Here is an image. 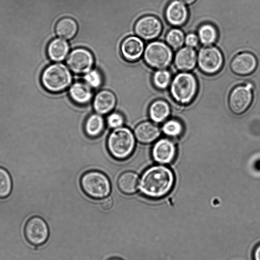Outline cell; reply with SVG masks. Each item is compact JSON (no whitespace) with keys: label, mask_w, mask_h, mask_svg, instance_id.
<instances>
[{"label":"cell","mask_w":260,"mask_h":260,"mask_svg":"<svg viewBox=\"0 0 260 260\" xmlns=\"http://www.w3.org/2000/svg\"><path fill=\"white\" fill-rule=\"evenodd\" d=\"M174 183V174L170 169L164 166H155L143 174L139 182V188L146 197L157 199L167 194Z\"/></svg>","instance_id":"obj_1"},{"label":"cell","mask_w":260,"mask_h":260,"mask_svg":"<svg viewBox=\"0 0 260 260\" xmlns=\"http://www.w3.org/2000/svg\"><path fill=\"white\" fill-rule=\"evenodd\" d=\"M41 81L42 86L48 92L60 93L72 84L73 76L68 67L62 63H54L43 70Z\"/></svg>","instance_id":"obj_2"},{"label":"cell","mask_w":260,"mask_h":260,"mask_svg":"<svg viewBox=\"0 0 260 260\" xmlns=\"http://www.w3.org/2000/svg\"><path fill=\"white\" fill-rule=\"evenodd\" d=\"M108 148L114 157L124 159L129 156L135 146V138L128 128L120 127L114 129L109 135L107 141Z\"/></svg>","instance_id":"obj_3"},{"label":"cell","mask_w":260,"mask_h":260,"mask_svg":"<svg viewBox=\"0 0 260 260\" xmlns=\"http://www.w3.org/2000/svg\"><path fill=\"white\" fill-rule=\"evenodd\" d=\"M198 90V83L191 73L181 72L173 79L170 86L173 98L178 103L187 104L194 98Z\"/></svg>","instance_id":"obj_4"},{"label":"cell","mask_w":260,"mask_h":260,"mask_svg":"<svg viewBox=\"0 0 260 260\" xmlns=\"http://www.w3.org/2000/svg\"><path fill=\"white\" fill-rule=\"evenodd\" d=\"M173 52L166 43L154 41L149 43L145 48L143 59L152 69H165L171 63Z\"/></svg>","instance_id":"obj_5"},{"label":"cell","mask_w":260,"mask_h":260,"mask_svg":"<svg viewBox=\"0 0 260 260\" xmlns=\"http://www.w3.org/2000/svg\"><path fill=\"white\" fill-rule=\"evenodd\" d=\"M81 184L84 191L91 198L103 199L111 191V184L108 177L98 171H90L82 176Z\"/></svg>","instance_id":"obj_6"},{"label":"cell","mask_w":260,"mask_h":260,"mask_svg":"<svg viewBox=\"0 0 260 260\" xmlns=\"http://www.w3.org/2000/svg\"><path fill=\"white\" fill-rule=\"evenodd\" d=\"M23 233L26 241L37 247L44 245L47 241L49 229L47 222L42 217L35 215L26 221Z\"/></svg>","instance_id":"obj_7"},{"label":"cell","mask_w":260,"mask_h":260,"mask_svg":"<svg viewBox=\"0 0 260 260\" xmlns=\"http://www.w3.org/2000/svg\"><path fill=\"white\" fill-rule=\"evenodd\" d=\"M66 63L74 74L83 75L93 69L95 59L90 50L79 47L71 50L66 59Z\"/></svg>","instance_id":"obj_8"},{"label":"cell","mask_w":260,"mask_h":260,"mask_svg":"<svg viewBox=\"0 0 260 260\" xmlns=\"http://www.w3.org/2000/svg\"><path fill=\"white\" fill-rule=\"evenodd\" d=\"M198 64L200 70L207 74L218 72L223 64V56L217 48L205 46L200 49L197 56Z\"/></svg>","instance_id":"obj_9"},{"label":"cell","mask_w":260,"mask_h":260,"mask_svg":"<svg viewBox=\"0 0 260 260\" xmlns=\"http://www.w3.org/2000/svg\"><path fill=\"white\" fill-rule=\"evenodd\" d=\"M162 25L156 16L147 15L140 18L134 26L135 35L143 40L151 41L157 38L161 34Z\"/></svg>","instance_id":"obj_10"},{"label":"cell","mask_w":260,"mask_h":260,"mask_svg":"<svg viewBox=\"0 0 260 260\" xmlns=\"http://www.w3.org/2000/svg\"><path fill=\"white\" fill-rule=\"evenodd\" d=\"M252 88V86L249 83L239 85L232 90L229 104L234 113L242 114L249 108L253 98Z\"/></svg>","instance_id":"obj_11"},{"label":"cell","mask_w":260,"mask_h":260,"mask_svg":"<svg viewBox=\"0 0 260 260\" xmlns=\"http://www.w3.org/2000/svg\"><path fill=\"white\" fill-rule=\"evenodd\" d=\"M145 49L143 40L136 35L125 38L120 45L123 57L129 62H136L141 59Z\"/></svg>","instance_id":"obj_12"},{"label":"cell","mask_w":260,"mask_h":260,"mask_svg":"<svg viewBox=\"0 0 260 260\" xmlns=\"http://www.w3.org/2000/svg\"><path fill=\"white\" fill-rule=\"evenodd\" d=\"M257 60L249 52H242L235 56L231 62L232 71L238 75L244 76L251 74L256 68Z\"/></svg>","instance_id":"obj_13"},{"label":"cell","mask_w":260,"mask_h":260,"mask_svg":"<svg viewBox=\"0 0 260 260\" xmlns=\"http://www.w3.org/2000/svg\"><path fill=\"white\" fill-rule=\"evenodd\" d=\"M188 16L187 7L179 0H173L167 7L165 17L167 21L173 26H180L186 22Z\"/></svg>","instance_id":"obj_14"},{"label":"cell","mask_w":260,"mask_h":260,"mask_svg":"<svg viewBox=\"0 0 260 260\" xmlns=\"http://www.w3.org/2000/svg\"><path fill=\"white\" fill-rule=\"evenodd\" d=\"M116 103L117 98L114 92L108 89H101L94 96L93 107L97 113L105 114L110 112Z\"/></svg>","instance_id":"obj_15"},{"label":"cell","mask_w":260,"mask_h":260,"mask_svg":"<svg viewBox=\"0 0 260 260\" xmlns=\"http://www.w3.org/2000/svg\"><path fill=\"white\" fill-rule=\"evenodd\" d=\"M154 159L160 164L171 162L176 155V148L170 140L162 139L156 142L152 149Z\"/></svg>","instance_id":"obj_16"},{"label":"cell","mask_w":260,"mask_h":260,"mask_svg":"<svg viewBox=\"0 0 260 260\" xmlns=\"http://www.w3.org/2000/svg\"><path fill=\"white\" fill-rule=\"evenodd\" d=\"M68 95L70 98L78 105L88 103L93 96V89L83 81L76 80L69 87Z\"/></svg>","instance_id":"obj_17"},{"label":"cell","mask_w":260,"mask_h":260,"mask_svg":"<svg viewBox=\"0 0 260 260\" xmlns=\"http://www.w3.org/2000/svg\"><path fill=\"white\" fill-rule=\"evenodd\" d=\"M197 55L192 48L185 47L180 49L176 53L174 63L176 68L181 71L192 70L196 66Z\"/></svg>","instance_id":"obj_18"},{"label":"cell","mask_w":260,"mask_h":260,"mask_svg":"<svg viewBox=\"0 0 260 260\" xmlns=\"http://www.w3.org/2000/svg\"><path fill=\"white\" fill-rule=\"evenodd\" d=\"M71 51L69 42L61 38H55L50 41L47 47L49 59L54 62L64 60Z\"/></svg>","instance_id":"obj_19"},{"label":"cell","mask_w":260,"mask_h":260,"mask_svg":"<svg viewBox=\"0 0 260 260\" xmlns=\"http://www.w3.org/2000/svg\"><path fill=\"white\" fill-rule=\"evenodd\" d=\"M160 134L158 127L150 121H144L139 123L134 130L136 139L144 144L153 142L158 138Z\"/></svg>","instance_id":"obj_20"},{"label":"cell","mask_w":260,"mask_h":260,"mask_svg":"<svg viewBox=\"0 0 260 260\" xmlns=\"http://www.w3.org/2000/svg\"><path fill=\"white\" fill-rule=\"evenodd\" d=\"M78 25L73 18L64 17L60 19L55 26V31L60 38L66 40H71L77 34Z\"/></svg>","instance_id":"obj_21"},{"label":"cell","mask_w":260,"mask_h":260,"mask_svg":"<svg viewBox=\"0 0 260 260\" xmlns=\"http://www.w3.org/2000/svg\"><path fill=\"white\" fill-rule=\"evenodd\" d=\"M140 180L138 175L132 171L123 173L118 178L117 184L120 190L127 194L135 193L139 188Z\"/></svg>","instance_id":"obj_22"},{"label":"cell","mask_w":260,"mask_h":260,"mask_svg":"<svg viewBox=\"0 0 260 260\" xmlns=\"http://www.w3.org/2000/svg\"><path fill=\"white\" fill-rule=\"evenodd\" d=\"M170 109L169 104L162 100L153 101L149 106V114L150 118L155 122H161L169 115Z\"/></svg>","instance_id":"obj_23"},{"label":"cell","mask_w":260,"mask_h":260,"mask_svg":"<svg viewBox=\"0 0 260 260\" xmlns=\"http://www.w3.org/2000/svg\"><path fill=\"white\" fill-rule=\"evenodd\" d=\"M84 127L87 135L95 137L103 132L104 128V120L100 114H92L87 118Z\"/></svg>","instance_id":"obj_24"},{"label":"cell","mask_w":260,"mask_h":260,"mask_svg":"<svg viewBox=\"0 0 260 260\" xmlns=\"http://www.w3.org/2000/svg\"><path fill=\"white\" fill-rule=\"evenodd\" d=\"M217 31L214 26L206 23L202 25L198 30L199 41L205 46H210L217 39Z\"/></svg>","instance_id":"obj_25"},{"label":"cell","mask_w":260,"mask_h":260,"mask_svg":"<svg viewBox=\"0 0 260 260\" xmlns=\"http://www.w3.org/2000/svg\"><path fill=\"white\" fill-rule=\"evenodd\" d=\"M83 81L92 89H102L104 83V77L101 72L94 68L84 74Z\"/></svg>","instance_id":"obj_26"},{"label":"cell","mask_w":260,"mask_h":260,"mask_svg":"<svg viewBox=\"0 0 260 260\" xmlns=\"http://www.w3.org/2000/svg\"><path fill=\"white\" fill-rule=\"evenodd\" d=\"M12 188L13 182L9 172L0 167V199L8 198L12 192Z\"/></svg>","instance_id":"obj_27"},{"label":"cell","mask_w":260,"mask_h":260,"mask_svg":"<svg viewBox=\"0 0 260 260\" xmlns=\"http://www.w3.org/2000/svg\"><path fill=\"white\" fill-rule=\"evenodd\" d=\"M171 80V74L166 69L157 70L152 76L153 86L159 90L167 88L170 83Z\"/></svg>","instance_id":"obj_28"},{"label":"cell","mask_w":260,"mask_h":260,"mask_svg":"<svg viewBox=\"0 0 260 260\" xmlns=\"http://www.w3.org/2000/svg\"><path fill=\"white\" fill-rule=\"evenodd\" d=\"M185 36L183 31L178 28H173L167 34L166 41L168 45L175 50L181 48L184 43Z\"/></svg>","instance_id":"obj_29"},{"label":"cell","mask_w":260,"mask_h":260,"mask_svg":"<svg viewBox=\"0 0 260 260\" xmlns=\"http://www.w3.org/2000/svg\"><path fill=\"white\" fill-rule=\"evenodd\" d=\"M183 131V126L180 121L172 119L166 122L162 126L163 132L167 136L177 137Z\"/></svg>","instance_id":"obj_30"},{"label":"cell","mask_w":260,"mask_h":260,"mask_svg":"<svg viewBox=\"0 0 260 260\" xmlns=\"http://www.w3.org/2000/svg\"><path fill=\"white\" fill-rule=\"evenodd\" d=\"M107 122L110 127L115 129L122 126L124 118L121 113L113 112L108 115Z\"/></svg>","instance_id":"obj_31"},{"label":"cell","mask_w":260,"mask_h":260,"mask_svg":"<svg viewBox=\"0 0 260 260\" xmlns=\"http://www.w3.org/2000/svg\"><path fill=\"white\" fill-rule=\"evenodd\" d=\"M199 39L198 36L193 33H190L185 37L184 43L187 47L193 48L198 45Z\"/></svg>","instance_id":"obj_32"},{"label":"cell","mask_w":260,"mask_h":260,"mask_svg":"<svg viewBox=\"0 0 260 260\" xmlns=\"http://www.w3.org/2000/svg\"><path fill=\"white\" fill-rule=\"evenodd\" d=\"M101 207L105 210H109L112 208L113 201L111 197H106L101 201L100 203Z\"/></svg>","instance_id":"obj_33"},{"label":"cell","mask_w":260,"mask_h":260,"mask_svg":"<svg viewBox=\"0 0 260 260\" xmlns=\"http://www.w3.org/2000/svg\"><path fill=\"white\" fill-rule=\"evenodd\" d=\"M253 259L254 260H260V244L254 249L253 252Z\"/></svg>","instance_id":"obj_34"},{"label":"cell","mask_w":260,"mask_h":260,"mask_svg":"<svg viewBox=\"0 0 260 260\" xmlns=\"http://www.w3.org/2000/svg\"><path fill=\"white\" fill-rule=\"evenodd\" d=\"M183 3L186 4L187 5L191 4L193 3L196 0H180Z\"/></svg>","instance_id":"obj_35"},{"label":"cell","mask_w":260,"mask_h":260,"mask_svg":"<svg viewBox=\"0 0 260 260\" xmlns=\"http://www.w3.org/2000/svg\"><path fill=\"white\" fill-rule=\"evenodd\" d=\"M110 260H121V259H120L119 258H112Z\"/></svg>","instance_id":"obj_36"}]
</instances>
